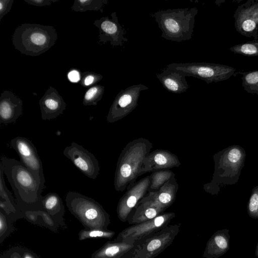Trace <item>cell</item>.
<instances>
[{
	"label": "cell",
	"mask_w": 258,
	"mask_h": 258,
	"mask_svg": "<svg viewBox=\"0 0 258 258\" xmlns=\"http://www.w3.org/2000/svg\"><path fill=\"white\" fill-rule=\"evenodd\" d=\"M0 166L12 187L19 209L22 212L43 210L41 193L45 181L15 159L3 155Z\"/></svg>",
	"instance_id": "cell-1"
},
{
	"label": "cell",
	"mask_w": 258,
	"mask_h": 258,
	"mask_svg": "<svg viewBox=\"0 0 258 258\" xmlns=\"http://www.w3.org/2000/svg\"><path fill=\"white\" fill-rule=\"evenodd\" d=\"M245 150L239 145H232L213 156L214 171L211 181L204 185L205 190L217 195L221 187L238 181L246 158Z\"/></svg>",
	"instance_id": "cell-2"
},
{
	"label": "cell",
	"mask_w": 258,
	"mask_h": 258,
	"mask_svg": "<svg viewBox=\"0 0 258 258\" xmlns=\"http://www.w3.org/2000/svg\"><path fill=\"white\" fill-rule=\"evenodd\" d=\"M152 143L140 138L128 143L122 150L116 164L114 186L117 191H123L136 182L144 158L150 152Z\"/></svg>",
	"instance_id": "cell-3"
},
{
	"label": "cell",
	"mask_w": 258,
	"mask_h": 258,
	"mask_svg": "<svg viewBox=\"0 0 258 258\" xmlns=\"http://www.w3.org/2000/svg\"><path fill=\"white\" fill-rule=\"evenodd\" d=\"M57 39V34L53 27L30 23L17 27L12 39L15 49L31 56L45 52L55 44Z\"/></svg>",
	"instance_id": "cell-4"
},
{
	"label": "cell",
	"mask_w": 258,
	"mask_h": 258,
	"mask_svg": "<svg viewBox=\"0 0 258 258\" xmlns=\"http://www.w3.org/2000/svg\"><path fill=\"white\" fill-rule=\"evenodd\" d=\"M198 12L196 8L169 9L157 11L153 17L162 31L161 37L181 42L191 39Z\"/></svg>",
	"instance_id": "cell-5"
},
{
	"label": "cell",
	"mask_w": 258,
	"mask_h": 258,
	"mask_svg": "<svg viewBox=\"0 0 258 258\" xmlns=\"http://www.w3.org/2000/svg\"><path fill=\"white\" fill-rule=\"evenodd\" d=\"M67 207L86 229L107 230L110 216L94 199L78 192L69 191L65 198Z\"/></svg>",
	"instance_id": "cell-6"
},
{
	"label": "cell",
	"mask_w": 258,
	"mask_h": 258,
	"mask_svg": "<svg viewBox=\"0 0 258 258\" xmlns=\"http://www.w3.org/2000/svg\"><path fill=\"white\" fill-rule=\"evenodd\" d=\"M180 224L168 225L161 230L135 241L123 258H155L173 242Z\"/></svg>",
	"instance_id": "cell-7"
},
{
	"label": "cell",
	"mask_w": 258,
	"mask_h": 258,
	"mask_svg": "<svg viewBox=\"0 0 258 258\" xmlns=\"http://www.w3.org/2000/svg\"><path fill=\"white\" fill-rule=\"evenodd\" d=\"M167 67L207 84L226 80L235 72V68L227 65L206 62L172 63Z\"/></svg>",
	"instance_id": "cell-8"
},
{
	"label": "cell",
	"mask_w": 258,
	"mask_h": 258,
	"mask_svg": "<svg viewBox=\"0 0 258 258\" xmlns=\"http://www.w3.org/2000/svg\"><path fill=\"white\" fill-rule=\"evenodd\" d=\"M175 216L174 212H164L150 220L131 225L120 231L113 240L135 242L161 230Z\"/></svg>",
	"instance_id": "cell-9"
},
{
	"label": "cell",
	"mask_w": 258,
	"mask_h": 258,
	"mask_svg": "<svg viewBox=\"0 0 258 258\" xmlns=\"http://www.w3.org/2000/svg\"><path fill=\"white\" fill-rule=\"evenodd\" d=\"M148 89L145 85L139 84L121 90L110 107L106 117L107 121L113 123L130 114L137 106L141 92Z\"/></svg>",
	"instance_id": "cell-10"
},
{
	"label": "cell",
	"mask_w": 258,
	"mask_h": 258,
	"mask_svg": "<svg viewBox=\"0 0 258 258\" xmlns=\"http://www.w3.org/2000/svg\"><path fill=\"white\" fill-rule=\"evenodd\" d=\"M63 154L85 175L93 179L97 178L100 171L98 161L82 146L73 142L64 148Z\"/></svg>",
	"instance_id": "cell-11"
},
{
	"label": "cell",
	"mask_w": 258,
	"mask_h": 258,
	"mask_svg": "<svg viewBox=\"0 0 258 258\" xmlns=\"http://www.w3.org/2000/svg\"><path fill=\"white\" fill-rule=\"evenodd\" d=\"M235 27L241 35L258 39V0L239 6L234 15Z\"/></svg>",
	"instance_id": "cell-12"
},
{
	"label": "cell",
	"mask_w": 258,
	"mask_h": 258,
	"mask_svg": "<svg viewBox=\"0 0 258 258\" xmlns=\"http://www.w3.org/2000/svg\"><path fill=\"white\" fill-rule=\"evenodd\" d=\"M150 182V175L142 178L128 187L120 198L116 212L117 217L121 222L127 221L132 211L147 194Z\"/></svg>",
	"instance_id": "cell-13"
},
{
	"label": "cell",
	"mask_w": 258,
	"mask_h": 258,
	"mask_svg": "<svg viewBox=\"0 0 258 258\" xmlns=\"http://www.w3.org/2000/svg\"><path fill=\"white\" fill-rule=\"evenodd\" d=\"M111 19L108 16L103 17L94 22L99 29L98 43L104 44L109 41L113 46H122L124 42L127 41L124 37L125 30L118 22L115 12L111 14Z\"/></svg>",
	"instance_id": "cell-14"
},
{
	"label": "cell",
	"mask_w": 258,
	"mask_h": 258,
	"mask_svg": "<svg viewBox=\"0 0 258 258\" xmlns=\"http://www.w3.org/2000/svg\"><path fill=\"white\" fill-rule=\"evenodd\" d=\"M19 156L21 162L30 171L38 174L42 180L45 181L41 161L36 148L29 139L17 137L10 143Z\"/></svg>",
	"instance_id": "cell-15"
},
{
	"label": "cell",
	"mask_w": 258,
	"mask_h": 258,
	"mask_svg": "<svg viewBox=\"0 0 258 258\" xmlns=\"http://www.w3.org/2000/svg\"><path fill=\"white\" fill-rule=\"evenodd\" d=\"M180 164L174 154L168 150L156 149L150 152L143 160L139 176L149 172L178 167Z\"/></svg>",
	"instance_id": "cell-16"
},
{
	"label": "cell",
	"mask_w": 258,
	"mask_h": 258,
	"mask_svg": "<svg viewBox=\"0 0 258 258\" xmlns=\"http://www.w3.org/2000/svg\"><path fill=\"white\" fill-rule=\"evenodd\" d=\"M43 120H50L61 114L66 107L63 98L54 88L50 86L39 101Z\"/></svg>",
	"instance_id": "cell-17"
},
{
	"label": "cell",
	"mask_w": 258,
	"mask_h": 258,
	"mask_svg": "<svg viewBox=\"0 0 258 258\" xmlns=\"http://www.w3.org/2000/svg\"><path fill=\"white\" fill-rule=\"evenodd\" d=\"M22 106V100L13 92H2L0 96V123L15 122L23 113Z\"/></svg>",
	"instance_id": "cell-18"
},
{
	"label": "cell",
	"mask_w": 258,
	"mask_h": 258,
	"mask_svg": "<svg viewBox=\"0 0 258 258\" xmlns=\"http://www.w3.org/2000/svg\"><path fill=\"white\" fill-rule=\"evenodd\" d=\"M178 189L176 179L173 177L158 190L148 192L140 202H148L166 210L175 201Z\"/></svg>",
	"instance_id": "cell-19"
},
{
	"label": "cell",
	"mask_w": 258,
	"mask_h": 258,
	"mask_svg": "<svg viewBox=\"0 0 258 258\" xmlns=\"http://www.w3.org/2000/svg\"><path fill=\"white\" fill-rule=\"evenodd\" d=\"M156 77L162 86L168 92L180 94L188 89L185 75L168 68H166L160 73L157 74Z\"/></svg>",
	"instance_id": "cell-20"
},
{
	"label": "cell",
	"mask_w": 258,
	"mask_h": 258,
	"mask_svg": "<svg viewBox=\"0 0 258 258\" xmlns=\"http://www.w3.org/2000/svg\"><path fill=\"white\" fill-rule=\"evenodd\" d=\"M135 244V242L108 241L94 251L91 258H123Z\"/></svg>",
	"instance_id": "cell-21"
},
{
	"label": "cell",
	"mask_w": 258,
	"mask_h": 258,
	"mask_svg": "<svg viewBox=\"0 0 258 258\" xmlns=\"http://www.w3.org/2000/svg\"><path fill=\"white\" fill-rule=\"evenodd\" d=\"M166 210L148 202H139L130 214L127 222L134 225L154 219L164 213Z\"/></svg>",
	"instance_id": "cell-22"
},
{
	"label": "cell",
	"mask_w": 258,
	"mask_h": 258,
	"mask_svg": "<svg viewBox=\"0 0 258 258\" xmlns=\"http://www.w3.org/2000/svg\"><path fill=\"white\" fill-rule=\"evenodd\" d=\"M42 205L43 210L49 214L59 224L62 229L67 228L63 216L64 206L59 195L50 192L42 197Z\"/></svg>",
	"instance_id": "cell-23"
},
{
	"label": "cell",
	"mask_w": 258,
	"mask_h": 258,
	"mask_svg": "<svg viewBox=\"0 0 258 258\" xmlns=\"http://www.w3.org/2000/svg\"><path fill=\"white\" fill-rule=\"evenodd\" d=\"M4 174L3 168L0 166V199L5 202L17 220L24 218L22 212L19 209L11 192L6 185Z\"/></svg>",
	"instance_id": "cell-24"
},
{
	"label": "cell",
	"mask_w": 258,
	"mask_h": 258,
	"mask_svg": "<svg viewBox=\"0 0 258 258\" xmlns=\"http://www.w3.org/2000/svg\"><path fill=\"white\" fill-rule=\"evenodd\" d=\"M175 177V174L170 169L160 170L152 172L150 175V185L148 192L156 191L166 182Z\"/></svg>",
	"instance_id": "cell-25"
},
{
	"label": "cell",
	"mask_w": 258,
	"mask_h": 258,
	"mask_svg": "<svg viewBox=\"0 0 258 258\" xmlns=\"http://www.w3.org/2000/svg\"><path fill=\"white\" fill-rule=\"evenodd\" d=\"M107 0H75L72 7V11L76 12H85L87 11H100L108 4Z\"/></svg>",
	"instance_id": "cell-26"
},
{
	"label": "cell",
	"mask_w": 258,
	"mask_h": 258,
	"mask_svg": "<svg viewBox=\"0 0 258 258\" xmlns=\"http://www.w3.org/2000/svg\"><path fill=\"white\" fill-rule=\"evenodd\" d=\"M115 234L114 231L108 229L84 228L79 232L78 238L80 240L91 238L111 239L114 237Z\"/></svg>",
	"instance_id": "cell-27"
},
{
	"label": "cell",
	"mask_w": 258,
	"mask_h": 258,
	"mask_svg": "<svg viewBox=\"0 0 258 258\" xmlns=\"http://www.w3.org/2000/svg\"><path fill=\"white\" fill-rule=\"evenodd\" d=\"M104 90V86L100 85L92 86L86 92L83 100V104L85 106L96 105L102 98Z\"/></svg>",
	"instance_id": "cell-28"
},
{
	"label": "cell",
	"mask_w": 258,
	"mask_h": 258,
	"mask_svg": "<svg viewBox=\"0 0 258 258\" xmlns=\"http://www.w3.org/2000/svg\"><path fill=\"white\" fill-rule=\"evenodd\" d=\"M241 79L245 91L249 93L258 94V71L244 72Z\"/></svg>",
	"instance_id": "cell-29"
},
{
	"label": "cell",
	"mask_w": 258,
	"mask_h": 258,
	"mask_svg": "<svg viewBox=\"0 0 258 258\" xmlns=\"http://www.w3.org/2000/svg\"><path fill=\"white\" fill-rule=\"evenodd\" d=\"M232 52L247 56H258L257 40L235 45L229 48Z\"/></svg>",
	"instance_id": "cell-30"
},
{
	"label": "cell",
	"mask_w": 258,
	"mask_h": 258,
	"mask_svg": "<svg viewBox=\"0 0 258 258\" xmlns=\"http://www.w3.org/2000/svg\"><path fill=\"white\" fill-rule=\"evenodd\" d=\"M13 223L6 213L0 209V244L15 230Z\"/></svg>",
	"instance_id": "cell-31"
},
{
	"label": "cell",
	"mask_w": 258,
	"mask_h": 258,
	"mask_svg": "<svg viewBox=\"0 0 258 258\" xmlns=\"http://www.w3.org/2000/svg\"><path fill=\"white\" fill-rule=\"evenodd\" d=\"M41 218V226L56 233L59 226L57 222L44 210L37 211Z\"/></svg>",
	"instance_id": "cell-32"
},
{
	"label": "cell",
	"mask_w": 258,
	"mask_h": 258,
	"mask_svg": "<svg viewBox=\"0 0 258 258\" xmlns=\"http://www.w3.org/2000/svg\"><path fill=\"white\" fill-rule=\"evenodd\" d=\"M81 85L87 87L91 85H95L103 78V76L93 72H85L81 73Z\"/></svg>",
	"instance_id": "cell-33"
},
{
	"label": "cell",
	"mask_w": 258,
	"mask_h": 258,
	"mask_svg": "<svg viewBox=\"0 0 258 258\" xmlns=\"http://www.w3.org/2000/svg\"><path fill=\"white\" fill-rule=\"evenodd\" d=\"M248 210L252 215H258V185L253 187L248 203Z\"/></svg>",
	"instance_id": "cell-34"
},
{
	"label": "cell",
	"mask_w": 258,
	"mask_h": 258,
	"mask_svg": "<svg viewBox=\"0 0 258 258\" xmlns=\"http://www.w3.org/2000/svg\"><path fill=\"white\" fill-rule=\"evenodd\" d=\"M22 213L24 218L28 222L41 226V218L37 211H26Z\"/></svg>",
	"instance_id": "cell-35"
},
{
	"label": "cell",
	"mask_w": 258,
	"mask_h": 258,
	"mask_svg": "<svg viewBox=\"0 0 258 258\" xmlns=\"http://www.w3.org/2000/svg\"><path fill=\"white\" fill-rule=\"evenodd\" d=\"M23 248L13 247L1 255L0 258H22Z\"/></svg>",
	"instance_id": "cell-36"
},
{
	"label": "cell",
	"mask_w": 258,
	"mask_h": 258,
	"mask_svg": "<svg viewBox=\"0 0 258 258\" xmlns=\"http://www.w3.org/2000/svg\"><path fill=\"white\" fill-rule=\"evenodd\" d=\"M14 0L0 1V22L3 17L10 12Z\"/></svg>",
	"instance_id": "cell-37"
},
{
	"label": "cell",
	"mask_w": 258,
	"mask_h": 258,
	"mask_svg": "<svg viewBox=\"0 0 258 258\" xmlns=\"http://www.w3.org/2000/svg\"><path fill=\"white\" fill-rule=\"evenodd\" d=\"M29 5L37 7H44L50 6L53 3L56 2L58 0H24Z\"/></svg>",
	"instance_id": "cell-38"
},
{
	"label": "cell",
	"mask_w": 258,
	"mask_h": 258,
	"mask_svg": "<svg viewBox=\"0 0 258 258\" xmlns=\"http://www.w3.org/2000/svg\"><path fill=\"white\" fill-rule=\"evenodd\" d=\"M68 78L71 82H78L81 80V75L78 70L72 69L68 74Z\"/></svg>",
	"instance_id": "cell-39"
},
{
	"label": "cell",
	"mask_w": 258,
	"mask_h": 258,
	"mask_svg": "<svg viewBox=\"0 0 258 258\" xmlns=\"http://www.w3.org/2000/svg\"><path fill=\"white\" fill-rule=\"evenodd\" d=\"M213 242L221 249H225L227 246V243L226 239L221 235H217L214 237Z\"/></svg>",
	"instance_id": "cell-40"
},
{
	"label": "cell",
	"mask_w": 258,
	"mask_h": 258,
	"mask_svg": "<svg viewBox=\"0 0 258 258\" xmlns=\"http://www.w3.org/2000/svg\"><path fill=\"white\" fill-rule=\"evenodd\" d=\"M22 258H40L36 253L29 249L23 248Z\"/></svg>",
	"instance_id": "cell-41"
}]
</instances>
